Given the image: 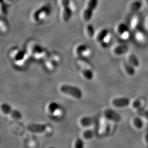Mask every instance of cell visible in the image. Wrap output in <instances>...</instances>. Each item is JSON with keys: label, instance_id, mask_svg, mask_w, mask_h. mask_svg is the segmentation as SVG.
Listing matches in <instances>:
<instances>
[{"label": "cell", "instance_id": "cell-16", "mask_svg": "<svg viewBox=\"0 0 148 148\" xmlns=\"http://www.w3.org/2000/svg\"><path fill=\"white\" fill-rule=\"evenodd\" d=\"M117 32L123 37H125L127 36V28L123 24H119L117 27Z\"/></svg>", "mask_w": 148, "mask_h": 148}, {"label": "cell", "instance_id": "cell-26", "mask_svg": "<svg viewBox=\"0 0 148 148\" xmlns=\"http://www.w3.org/2000/svg\"><path fill=\"white\" fill-rule=\"evenodd\" d=\"M146 2H147V4H148V0H146Z\"/></svg>", "mask_w": 148, "mask_h": 148}, {"label": "cell", "instance_id": "cell-9", "mask_svg": "<svg viewBox=\"0 0 148 148\" xmlns=\"http://www.w3.org/2000/svg\"><path fill=\"white\" fill-rule=\"evenodd\" d=\"M43 61L46 68L52 70L58 68L61 63L62 58L59 53L56 52L49 53L47 57Z\"/></svg>", "mask_w": 148, "mask_h": 148}, {"label": "cell", "instance_id": "cell-15", "mask_svg": "<svg viewBox=\"0 0 148 148\" xmlns=\"http://www.w3.org/2000/svg\"><path fill=\"white\" fill-rule=\"evenodd\" d=\"M93 122L94 119L91 117H84L80 120V124L82 127H89Z\"/></svg>", "mask_w": 148, "mask_h": 148}, {"label": "cell", "instance_id": "cell-3", "mask_svg": "<svg viewBox=\"0 0 148 148\" xmlns=\"http://www.w3.org/2000/svg\"><path fill=\"white\" fill-rule=\"evenodd\" d=\"M8 56L12 63L17 66H23L27 65L31 58L25 49L13 47L8 52Z\"/></svg>", "mask_w": 148, "mask_h": 148}, {"label": "cell", "instance_id": "cell-7", "mask_svg": "<svg viewBox=\"0 0 148 148\" xmlns=\"http://www.w3.org/2000/svg\"><path fill=\"white\" fill-rule=\"evenodd\" d=\"M99 4V0H88L82 12V18L86 23H90Z\"/></svg>", "mask_w": 148, "mask_h": 148}, {"label": "cell", "instance_id": "cell-11", "mask_svg": "<svg viewBox=\"0 0 148 148\" xmlns=\"http://www.w3.org/2000/svg\"><path fill=\"white\" fill-rule=\"evenodd\" d=\"M84 32L87 38L89 39H93L95 38L97 32H95L94 25L89 23H87L84 28Z\"/></svg>", "mask_w": 148, "mask_h": 148}, {"label": "cell", "instance_id": "cell-20", "mask_svg": "<svg viewBox=\"0 0 148 148\" xmlns=\"http://www.w3.org/2000/svg\"><path fill=\"white\" fill-rule=\"evenodd\" d=\"M59 108V106L57 103H51L49 106H48V110L49 112L53 114L56 112V111H58Z\"/></svg>", "mask_w": 148, "mask_h": 148}, {"label": "cell", "instance_id": "cell-10", "mask_svg": "<svg viewBox=\"0 0 148 148\" xmlns=\"http://www.w3.org/2000/svg\"><path fill=\"white\" fill-rule=\"evenodd\" d=\"M60 90L64 94L77 99H81L83 96V93L79 87L72 85H62L60 87Z\"/></svg>", "mask_w": 148, "mask_h": 148}, {"label": "cell", "instance_id": "cell-13", "mask_svg": "<svg viewBox=\"0 0 148 148\" xmlns=\"http://www.w3.org/2000/svg\"><path fill=\"white\" fill-rule=\"evenodd\" d=\"M129 104V101L127 98H115L112 101V104L115 107H124L128 106Z\"/></svg>", "mask_w": 148, "mask_h": 148}, {"label": "cell", "instance_id": "cell-17", "mask_svg": "<svg viewBox=\"0 0 148 148\" xmlns=\"http://www.w3.org/2000/svg\"><path fill=\"white\" fill-rule=\"evenodd\" d=\"M0 29L1 32L3 34H5L8 32L9 29V25L7 22L2 18H1L0 20Z\"/></svg>", "mask_w": 148, "mask_h": 148}, {"label": "cell", "instance_id": "cell-18", "mask_svg": "<svg viewBox=\"0 0 148 148\" xmlns=\"http://www.w3.org/2000/svg\"><path fill=\"white\" fill-rule=\"evenodd\" d=\"M128 61H129V63L131 64L133 66L137 67L139 66V60L137 58V57L133 54H131L129 56Z\"/></svg>", "mask_w": 148, "mask_h": 148}, {"label": "cell", "instance_id": "cell-14", "mask_svg": "<svg viewBox=\"0 0 148 148\" xmlns=\"http://www.w3.org/2000/svg\"><path fill=\"white\" fill-rule=\"evenodd\" d=\"M46 128V126L43 125H30L28 127V129L32 132L41 133L45 131Z\"/></svg>", "mask_w": 148, "mask_h": 148}, {"label": "cell", "instance_id": "cell-19", "mask_svg": "<svg viewBox=\"0 0 148 148\" xmlns=\"http://www.w3.org/2000/svg\"><path fill=\"white\" fill-rule=\"evenodd\" d=\"M123 66L127 74H129L130 75H133L134 74V70L133 68L132 65L130 63L125 62L123 63Z\"/></svg>", "mask_w": 148, "mask_h": 148}, {"label": "cell", "instance_id": "cell-5", "mask_svg": "<svg viewBox=\"0 0 148 148\" xmlns=\"http://www.w3.org/2000/svg\"><path fill=\"white\" fill-rule=\"evenodd\" d=\"M76 64L85 79L90 81L93 79L94 72L92 65L87 59H76Z\"/></svg>", "mask_w": 148, "mask_h": 148}, {"label": "cell", "instance_id": "cell-6", "mask_svg": "<svg viewBox=\"0 0 148 148\" xmlns=\"http://www.w3.org/2000/svg\"><path fill=\"white\" fill-rule=\"evenodd\" d=\"M73 53L76 59L88 60L92 57L93 51L89 45L85 43H79L74 46Z\"/></svg>", "mask_w": 148, "mask_h": 148}, {"label": "cell", "instance_id": "cell-4", "mask_svg": "<svg viewBox=\"0 0 148 148\" xmlns=\"http://www.w3.org/2000/svg\"><path fill=\"white\" fill-rule=\"evenodd\" d=\"M60 16L64 23L69 22L75 12L76 5L74 0H59Z\"/></svg>", "mask_w": 148, "mask_h": 148}, {"label": "cell", "instance_id": "cell-21", "mask_svg": "<svg viewBox=\"0 0 148 148\" xmlns=\"http://www.w3.org/2000/svg\"><path fill=\"white\" fill-rule=\"evenodd\" d=\"M94 134H95L93 132V131L90 130H87L83 133V137L86 139H90L93 137Z\"/></svg>", "mask_w": 148, "mask_h": 148}, {"label": "cell", "instance_id": "cell-24", "mask_svg": "<svg viewBox=\"0 0 148 148\" xmlns=\"http://www.w3.org/2000/svg\"><path fill=\"white\" fill-rule=\"evenodd\" d=\"M10 114H11L12 116L15 119H19L21 117V114L19 111L12 110Z\"/></svg>", "mask_w": 148, "mask_h": 148}, {"label": "cell", "instance_id": "cell-12", "mask_svg": "<svg viewBox=\"0 0 148 148\" xmlns=\"http://www.w3.org/2000/svg\"><path fill=\"white\" fill-rule=\"evenodd\" d=\"M128 51V47L127 45H118L113 48L112 53L117 56H120L127 53Z\"/></svg>", "mask_w": 148, "mask_h": 148}, {"label": "cell", "instance_id": "cell-23", "mask_svg": "<svg viewBox=\"0 0 148 148\" xmlns=\"http://www.w3.org/2000/svg\"><path fill=\"white\" fill-rule=\"evenodd\" d=\"M1 109L2 111H3L4 113L7 114H10L12 111V108L11 106L7 104H3L1 106Z\"/></svg>", "mask_w": 148, "mask_h": 148}, {"label": "cell", "instance_id": "cell-22", "mask_svg": "<svg viewBox=\"0 0 148 148\" xmlns=\"http://www.w3.org/2000/svg\"><path fill=\"white\" fill-rule=\"evenodd\" d=\"M85 144L83 140L81 138H77L74 144V148H84Z\"/></svg>", "mask_w": 148, "mask_h": 148}, {"label": "cell", "instance_id": "cell-8", "mask_svg": "<svg viewBox=\"0 0 148 148\" xmlns=\"http://www.w3.org/2000/svg\"><path fill=\"white\" fill-rule=\"evenodd\" d=\"M111 38L110 31L106 28H104L96 32L95 39L96 43L101 47L106 48L110 42Z\"/></svg>", "mask_w": 148, "mask_h": 148}, {"label": "cell", "instance_id": "cell-2", "mask_svg": "<svg viewBox=\"0 0 148 148\" xmlns=\"http://www.w3.org/2000/svg\"><path fill=\"white\" fill-rule=\"evenodd\" d=\"M25 49L30 58L36 60H44L49 53L42 45L34 40L28 41L25 45Z\"/></svg>", "mask_w": 148, "mask_h": 148}, {"label": "cell", "instance_id": "cell-25", "mask_svg": "<svg viewBox=\"0 0 148 148\" xmlns=\"http://www.w3.org/2000/svg\"><path fill=\"white\" fill-rule=\"evenodd\" d=\"M18 0H1V2H3L5 5H11L13 3H15Z\"/></svg>", "mask_w": 148, "mask_h": 148}, {"label": "cell", "instance_id": "cell-1", "mask_svg": "<svg viewBox=\"0 0 148 148\" xmlns=\"http://www.w3.org/2000/svg\"><path fill=\"white\" fill-rule=\"evenodd\" d=\"M54 8V3L48 1L32 11L30 20L35 24H41L47 21L51 16Z\"/></svg>", "mask_w": 148, "mask_h": 148}]
</instances>
